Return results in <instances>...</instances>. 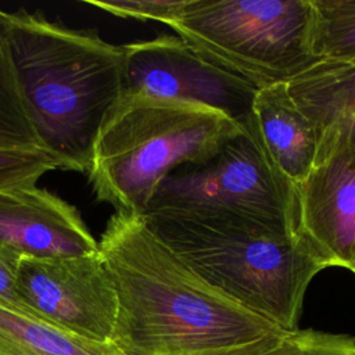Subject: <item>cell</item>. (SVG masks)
Returning <instances> with one entry per match:
<instances>
[{"instance_id":"8fae6325","label":"cell","mask_w":355,"mask_h":355,"mask_svg":"<svg viewBox=\"0 0 355 355\" xmlns=\"http://www.w3.org/2000/svg\"><path fill=\"white\" fill-rule=\"evenodd\" d=\"M248 123L273 166L294 187L302 183L318 155V130L293 100L287 83L254 93Z\"/></svg>"},{"instance_id":"ffe728a7","label":"cell","mask_w":355,"mask_h":355,"mask_svg":"<svg viewBox=\"0 0 355 355\" xmlns=\"http://www.w3.org/2000/svg\"><path fill=\"white\" fill-rule=\"evenodd\" d=\"M6 21H7V11L0 10V42L4 40V35H6Z\"/></svg>"},{"instance_id":"d6986e66","label":"cell","mask_w":355,"mask_h":355,"mask_svg":"<svg viewBox=\"0 0 355 355\" xmlns=\"http://www.w3.org/2000/svg\"><path fill=\"white\" fill-rule=\"evenodd\" d=\"M21 258V254L0 243V302L31 312L21 301L15 286L17 270Z\"/></svg>"},{"instance_id":"9c48e42d","label":"cell","mask_w":355,"mask_h":355,"mask_svg":"<svg viewBox=\"0 0 355 355\" xmlns=\"http://www.w3.org/2000/svg\"><path fill=\"white\" fill-rule=\"evenodd\" d=\"M295 191L301 230L334 266L349 270L355 261V144L338 141L320 150Z\"/></svg>"},{"instance_id":"5b68a950","label":"cell","mask_w":355,"mask_h":355,"mask_svg":"<svg viewBox=\"0 0 355 355\" xmlns=\"http://www.w3.org/2000/svg\"><path fill=\"white\" fill-rule=\"evenodd\" d=\"M166 25L254 92L323 61L313 49L312 0H189Z\"/></svg>"},{"instance_id":"5bb4252c","label":"cell","mask_w":355,"mask_h":355,"mask_svg":"<svg viewBox=\"0 0 355 355\" xmlns=\"http://www.w3.org/2000/svg\"><path fill=\"white\" fill-rule=\"evenodd\" d=\"M312 6L316 55L355 64V0H312Z\"/></svg>"},{"instance_id":"ba28073f","label":"cell","mask_w":355,"mask_h":355,"mask_svg":"<svg viewBox=\"0 0 355 355\" xmlns=\"http://www.w3.org/2000/svg\"><path fill=\"white\" fill-rule=\"evenodd\" d=\"M122 53L121 93L198 103L240 121L248 116L255 92L207 61L180 36L126 43Z\"/></svg>"},{"instance_id":"4fadbf2b","label":"cell","mask_w":355,"mask_h":355,"mask_svg":"<svg viewBox=\"0 0 355 355\" xmlns=\"http://www.w3.org/2000/svg\"><path fill=\"white\" fill-rule=\"evenodd\" d=\"M0 355H125L115 343H96L0 302Z\"/></svg>"},{"instance_id":"277c9868","label":"cell","mask_w":355,"mask_h":355,"mask_svg":"<svg viewBox=\"0 0 355 355\" xmlns=\"http://www.w3.org/2000/svg\"><path fill=\"white\" fill-rule=\"evenodd\" d=\"M247 129V118L198 103L121 93L93 144L89 182L115 212L144 216L162 180L201 164Z\"/></svg>"},{"instance_id":"9a60e30c","label":"cell","mask_w":355,"mask_h":355,"mask_svg":"<svg viewBox=\"0 0 355 355\" xmlns=\"http://www.w3.org/2000/svg\"><path fill=\"white\" fill-rule=\"evenodd\" d=\"M42 147L31 123L11 65L6 42H0V148Z\"/></svg>"},{"instance_id":"44dd1931","label":"cell","mask_w":355,"mask_h":355,"mask_svg":"<svg viewBox=\"0 0 355 355\" xmlns=\"http://www.w3.org/2000/svg\"><path fill=\"white\" fill-rule=\"evenodd\" d=\"M352 273H355V261H354V263H352V268L349 269Z\"/></svg>"},{"instance_id":"3957f363","label":"cell","mask_w":355,"mask_h":355,"mask_svg":"<svg viewBox=\"0 0 355 355\" xmlns=\"http://www.w3.org/2000/svg\"><path fill=\"white\" fill-rule=\"evenodd\" d=\"M148 226L207 283L286 331L300 330L312 279L333 261L301 230L204 214L155 212Z\"/></svg>"},{"instance_id":"7c38bea8","label":"cell","mask_w":355,"mask_h":355,"mask_svg":"<svg viewBox=\"0 0 355 355\" xmlns=\"http://www.w3.org/2000/svg\"><path fill=\"white\" fill-rule=\"evenodd\" d=\"M318 130V153L334 143L355 144V64L323 60L287 83Z\"/></svg>"},{"instance_id":"7a4b0ae2","label":"cell","mask_w":355,"mask_h":355,"mask_svg":"<svg viewBox=\"0 0 355 355\" xmlns=\"http://www.w3.org/2000/svg\"><path fill=\"white\" fill-rule=\"evenodd\" d=\"M4 42L40 146L87 172L101 123L122 92V46L40 12L7 11Z\"/></svg>"},{"instance_id":"6da1fadb","label":"cell","mask_w":355,"mask_h":355,"mask_svg":"<svg viewBox=\"0 0 355 355\" xmlns=\"http://www.w3.org/2000/svg\"><path fill=\"white\" fill-rule=\"evenodd\" d=\"M125 355H259L290 334L207 283L148 226L115 212L98 241Z\"/></svg>"},{"instance_id":"2e32d148","label":"cell","mask_w":355,"mask_h":355,"mask_svg":"<svg viewBox=\"0 0 355 355\" xmlns=\"http://www.w3.org/2000/svg\"><path fill=\"white\" fill-rule=\"evenodd\" d=\"M55 169L68 165L44 147L0 148V191L36 186L44 173Z\"/></svg>"},{"instance_id":"e0dca14e","label":"cell","mask_w":355,"mask_h":355,"mask_svg":"<svg viewBox=\"0 0 355 355\" xmlns=\"http://www.w3.org/2000/svg\"><path fill=\"white\" fill-rule=\"evenodd\" d=\"M259 355H355V337L300 329Z\"/></svg>"},{"instance_id":"ac0fdd59","label":"cell","mask_w":355,"mask_h":355,"mask_svg":"<svg viewBox=\"0 0 355 355\" xmlns=\"http://www.w3.org/2000/svg\"><path fill=\"white\" fill-rule=\"evenodd\" d=\"M85 3L115 17L166 25L183 11L189 0H86Z\"/></svg>"},{"instance_id":"8992f818","label":"cell","mask_w":355,"mask_h":355,"mask_svg":"<svg viewBox=\"0 0 355 355\" xmlns=\"http://www.w3.org/2000/svg\"><path fill=\"white\" fill-rule=\"evenodd\" d=\"M155 212L227 215L301 232L295 187L273 166L248 116L247 129L211 159L182 165L162 180L147 209Z\"/></svg>"},{"instance_id":"30bf717a","label":"cell","mask_w":355,"mask_h":355,"mask_svg":"<svg viewBox=\"0 0 355 355\" xmlns=\"http://www.w3.org/2000/svg\"><path fill=\"white\" fill-rule=\"evenodd\" d=\"M0 243L33 258L98 252L78 209L37 186L0 191Z\"/></svg>"},{"instance_id":"52a82bcc","label":"cell","mask_w":355,"mask_h":355,"mask_svg":"<svg viewBox=\"0 0 355 355\" xmlns=\"http://www.w3.org/2000/svg\"><path fill=\"white\" fill-rule=\"evenodd\" d=\"M15 286L33 315L82 338L114 343L119 298L100 250L80 257H22Z\"/></svg>"}]
</instances>
